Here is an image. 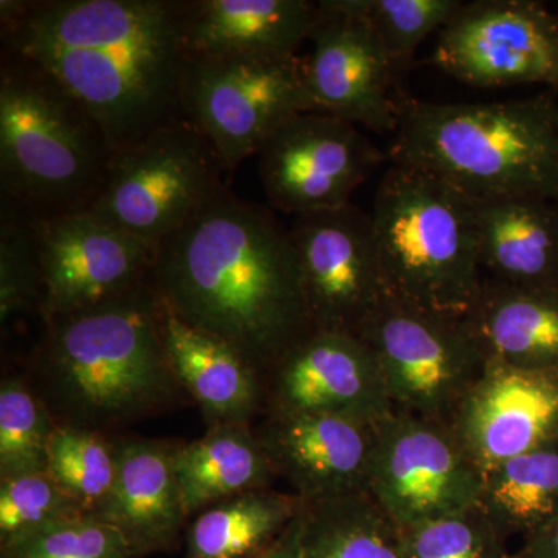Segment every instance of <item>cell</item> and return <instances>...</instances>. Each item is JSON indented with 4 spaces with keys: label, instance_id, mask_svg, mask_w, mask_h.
I'll list each match as a JSON object with an SVG mask.
<instances>
[{
    "label": "cell",
    "instance_id": "1",
    "mask_svg": "<svg viewBox=\"0 0 558 558\" xmlns=\"http://www.w3.org/2000/svg\"><path fill=\"white\" fill-rule=\"evenodd\" d=\"M185 0H2L0 49L35 61L113 150L183 119Z\"/></svg>",
    "mask_w": 558,
    "mask_h": 558
},
{
    "label": "cell",
    "instance_id": "2",
    "mask_svg": "<svg viewBox=\"0 0 558 558\" xmlns=\"http://www.w3.org/2000/svg\"><path fill=\"white\" fill-rule=\"evenodd\" d=\"M150 279L172 314L229 344L260 380L315 330L290 229L229 186L157 244Z\"/></svg>",
    "mask_w": 558,
    "mask_h": 558
},
{
    "label": "cell",
    "instance_id": "3",
    "mask_svg": "<svg viewBox=\"0 0 558 558\" xmlns=\"http://www.w3.org/2000/svg\"><path fill=\"white\" fill-rule=\"evenodd\" d=\"M32 379L57 425L108 435L186 392L172 373L153 279L87 310L44 319Z\"/></svg>",
    "mask_w": 558,
    "mask_h": 558
},
{
    "label": "cell",
    "instance_id": "4",
    "mask_svg": "<svg viewBox=\"0 0 558 558\" xmlns=\"http://www.w3.org/2000/svg\"><path fill=\"white\" fill-rule=\"evenodd\" d=\"M388 159L446 180L472 199L558 204V97L492 102L403 97Z\"/></svg>",
    "mask_w": 558,
    "mask_h": 558
},
{
    "label": "cell",
    "instance_id": "5",
    "mask_svg": "<svg viewBox=\"0 0 558 558\" xmlns=\"http://www.w3.org/2000/svg\"><path fill=\"white\" fill-rule=\"evenodd\" d=\"M113 154L101 124L60 81L0 49V199L33 219L89 211Z\"/></svg>",
    "mask_w": 558,
    "mask_h": 558
},
{
    "label": "cell",
    "instance_id": "6",
    "mask_svg": "<svg viewBox=\"0 0 558 558\" xmlns=\"http://www.w3.org/2000/svg\"><path fill=\"white\" fill-rule=\"evenodd\" d=\"M371 218L387 295L464 318L484 281L472 197L432 172L391 163Z\"/></svg>",
    "mask_w": 558,
    "mask_h": 558
},
{
    "label": "cell",
    "instance_id": "7",
    "mask_svg": "<svg viewBox=\"0 0 558 558\" xmlns=\"http://www.w3.org/2000/svg\"><path fill=\"white\" fill-rule=\"evenodd\" d=\"M182 109L183 119L211 143L230 179L286 121L314 112L306 61L299 54L190 53Z\"/></svg>",
    "mask_w": 558,
    "mask_h": 558
},
{
    "label": "cell",
    "instance_id": "8",
    "mask_svg": "<svg viewBox=\"0 0 558 558\" xmlns=\"http://www.w3.org/2000/svg\"><path fill=\"white\" fill-rule=\"evenodd\" d=\"M218 153L186 120L117 150L100 197L89 209L156 248L227 189Z\"/></svg>",
    "mask_w": 558,
    "mask_h": 558
},
{
    "label": "cell",
    "instance_id": "9",
    "mask_svg": "<svg viewBox=\"0 0 558 558\" xmlns=\"http://www.w3.org/2000/svg\"><path fill=\"white\" fill-rule=\"evenodd\" d=\"M360 339L379 362L392 410L450 424L486 368L464 318L385 296Z\"/></svg>",
    "mask_w": 558,
    "mask_h": 558
},
{
    "label": "cell",
    "instance_id": "10",
    "mask_svg": "<svg viewBox=\"0 0 558 558\" xmlns=\"http://www.w3.org/2000/svg\"><path fill=\"white\" fill-rule=\"evenodd\" d=\"M483 484L450 424L392 410L377 425L368 494L402 531L475 508Z\"/></svg>",
    "mask_w": 558,
    "mask_h": 558
},
{
    "label": "cell",
    "instance_id": "11",
    "mask_svg": "<svg viewBox=\"0 0 558 558\" xmlns=\"http://www.w3.org/2000/svg\"><path fill=\"white\" fill-rule=\"evenodd\" d=\"M432 64L473 87L558 90V16L535 0L462 3L439 33Z\"/></svg>",
    "mask_w": 558,
    "mask_h": 558
},
{
    "label": "cell",
    "instance_id": "12",
    "mask_svg": "<svg viewBox=\"0 0 558 558\" xmlns=\"http://www.w3.org/2000/svg\"><path fill=\"white\" fill-rule=\"evenodd\" d=\"M258 156L267 199L293 218L347 207L388 159L355 124L315 110L286 121Z\"/></svg>",
    "mask_w": 558,
    "mask_h": 558
},
{
    "label": "cell",
    "instance_id": "13",
    "mask_svg": "<svg viewBox=\"0 0 558 558\" xmlns=\"http://www.w3.org/2000/svg\"><path fill=\"white\" fill-rule=\"evenodd\" d=\"M310 40L304 61L315 112L395 134L405 95L357 0H319Z\"/></svg>",
    "mask_w": 558,
    "mask_h": 558
},
{
    "label": "cell",
    "instance_id": "14",
    "mask_svg": "<svg viewBox=\"0 0 558 558\" xmlns=\"http://www.w3.org/2000/svg\"><path fill=\"white\" fill-rule=\"evenodd\" d=\"M290 234L315 330L362 336L387 296L371 215L349 204L295 216Z\"/></svg>",
    "mask_w": 558,
    "mask_h": 558
},
{
    "label": "cell",
    "instance_id": "15",
    "mask_svg": "<svg viewBox=\"0 0 558 558\" xmlns=\"http://www.w3.org/2000/svg\"><path fill=\"white\" fill-rule=\"evenodd\" d=\"M33 222L43 274V319L119 296L153 274L156 248L89 211Z\"/></svg>",
    "mask_w": 558,
    "mask_h": 558
},
{
    "label": "cell",
    "instance_id": "16",
    "mask_svg": "<svg viewBox=\"0 0 558 558\" xmlns=\"http://www.w3.org/2000/svg\"><path fill=\"white\" fill-rule=\"evenodd\" d=\"M266 414H323L379 424L392 413L379 362L360 337L314 330L264 376Z\"/></svg>",
    "mask_w": 558,
    "mask_h": 558
},
{
    "label": "cell",
    "instance_id": "17",
    "mask_svg": "<svg viewBox=\"0 0 558 558\" xmlns=\"http://www.w3.org/2000/svg\"><path fill=\"white\" fill-rule=\"evenodd\" d=\"M484 475L558 439V368L487 360L451 421Z\"/></svg>",
    "mask_w": 558,
    "mask_h": 558
},
{
    "label": "cell",
    "instance_id": "18",
    "mask_svg": "<svg viewBox=\"0 0 558 558\" xmlns=\"http://www.w3.org/2000/svg\"><path fill=\"white\" fill-rule=\"evenodd\" d=\"M377 425L323 414H266L253 428L277 478L312 505L368 492Z\"/></svg>",
    "mask_w": 558,
    "mask_h": 558
},
{
    "label": "cell",
    "instance_id": "19",
    "mask_svg": "<svg viewBox=\"0 0 558 558\" xmlns=\"http://www.w3.org/2000/svg\"><path fill=\"white\" fill-rule=\"evenodd\" d=\"M117 472L108 498L89 517L119 529L138 557L171 549L190 519L174 470L175 446L117 438Z\"/></svg>",
    "mask_w": 558,
    "mask_h": 558
},
{
    "label": "cell",
    "instance_id": "20",
    "mask_svg": "<svg viewBox=\"0 0 558 558\" xmlns=\"http://www.w3.org/2000/svg\"><path fill=\"white\" fill-rule=\"evenodd\" d=\"M161 332L172 373L199 405L208 427L252 425L264 414L263 380L229 344L183 322L163 301Z\"/></svg>",
    "mask_w": 558,
    "mask_h": 558
},
{
    "label": "cell",
    "instance_id": "21",
    "mask_svg": "<svg viewBox=\"0 0 558 558\" xmlns=\"http://www.w3.org/2000/svg\"><path fill=\"white\" fill-rule=\"evenodd\" d=\"M481 270L517 288H558V204L537 197L473 199Z\"/></svg>",
    "mask_w": 558,
    "mask_h": 558
},
{
    "label": "cell",
    "instance_id": "22",
    "mask_svg": "<svg viewBox=\"0 0 558 558\" xmlns=\"http://www.w3.org/2000/svg\"><path fill=\"white\" fill-rule=\"evenodd\" d=\"M190 53L296 57L310 40L317 2L185 0Z\"/></svg>",
    "mask_w": 558,
    "mask_h": 558
},
{
    "label": "cell",
    "instance_id": "23",
    "mask_svg": "<svg viewBox=\"0 0 558 558\" xmlns=\"http://www.w3.org/2000/svg\"><path fill=\"white\" fill-rule=\"evenodd\" d=\"M464 319L486 360L558 368V288H517L484 279Z\"/></svg>",
    "mask_w": 558,
    "mask_h": 558
},
{
    "label": "cell",
    "instance_id": "24",
    "mask_svg": "<svg viewBox=\"0 0 558 558\" xmlns=\"http://www.w3.org/2000/svg\"><path fill=\"white\" fill-rule=\"evenodd\" d=\"M174 470L189 517L277 478L253 425L220 424L174 450Z\"/></svg>",
    "mask_w": 558,
    "mask_h": 558
},
{
    "label": "cell",
    "instance_id": "25",
    "mask_svg": "<svg viewBox=\"0 0 558 558\" xmlns=\"http://www.w3.org/2000/svg\"><path fill=\"white\" fill-rule=\"evenodd\" d=\"M303 499L274 488L223 499L197 513L186 531L185 558H252L290 526Z\"/></svg>",
    "mask_w": 558,
    "mask_h": 558
},
{
    "label": "cell",
    "instance_id": "26",
    "mask_svg": "<svg viewBox=\"0 0 558 558\" xmlns=\"http://www.w3.org/2000/svg\"><path fill=\"white\" fill-rule=\"evenodd\" d=\"M478 506L508 538H526L556 519L558 439L488 470Z\"/></svg>",
    "mask_w": 558,
    "mask_h": 558
},
{
    "label": "cell",
    "instance_id": "27",
    "mask_svg": "<svg viewBox=\"0 0 558 558\" xmlns=\"http://www.w3.org/2000/svg\"><path fill=\"white\" fill-rule=\"evenodd\" d=\"M300 558H405L402 529L368 492L306 502Z\"/></svg>",
    "mask_w": 558,
    "mask_h": 558
},
{
    "label": "cell",
    "instance_id": "28",
    "mask_svg": "<svg viewBox=\"0 0 558 558\" xmlns=\"http://www.w3.org/2000/svg\"><path fill=\"white\" fill-rule=\"evenodd\" d=\"M46 472L90 515L108 498L116 481L113 439L90 429L57 425Z\"/></svg>",
    "mask_w": 558,
    "mask_h": 558
},
{
    "label": "cell",
    "instance_id": "29",
    "mask_svg": "<svg viewBox=\"0 0 558 558\" xmlns=\"http://www.w3.org/2000/svg\"><path fill=\"white\" fill-rule=\"evenodd\" d=\"M57 421L38 392L20 377L0 387V480L46 472Z\"/></svg>",
    "mask_w": 558,
    "mask_h": 558
},
{
    "label": "cell",
    "instance_id": "30",
    "mask_svg": "<svg viewBox=\"0 0 558 558\" xmlns=\"http://www.w3.org/2000/svg\"><path fill=\"white\" fill-rule=\"evenodd\" d=\"M44 289L38 236L32 216L0 199V319L28 312L43 317Z\"/></svg>",
    "mask_w": 558,
    "mask_h": 558
},
{
    "label": "cell",
    "instance_id": "31",
    "mask_svg": "<svg viewBox=\"0 0 558 558\" xmlns=\"http://www.w3.org/2000/svg\"><path fill=\"white\" fill-rule=\"evenodd\" d=\"M363 16L379 38L399 81L413 64L416 50L458 13L459 0H357ZM402 83V81H400Z\"/></svg>",
    "mask_w": 558,
    "mask_h": 558
},
{
    "label": "cell",
    "instance_id": "32",
    "mask_svg": "<svg viewBox=\"0 0 558 558\" xmlns=\"http://www.w3.org/2000/svg\"><path fill=\"white\" fill-rule=\"evenodd\" d=\"M405 558H512L508 537L480 506L402 531Z\"/></svg>",
    "mask_w": 558,
    "mask_h": 558
},
{
    "label": "cell",
    "instance_id": "33",
    "mask_svg": "<svg viewBox=\"0 0 558 558\" xmlns=\"http://www.w3.org/2000/svg\"><path fill=\"white\" fill-rule=\"evenodd\" d=\"M0 558H140L123 534L83 515L54 521L0 543Z\"/></svg>",
    "mask_w": 558,
    "mask_h": 558
},
{
    "label": "cell",
    "instance_id": "34",
    "mask_svg": "<svg viewBox=\"0 0 558 558\" xmlns=\"http://www.w3.org/2000/svg\"><path fill=\"white\" fill-rule=\"evenodd\" d=\"M87 515L49 473L0 480V543L54 521Z\"/></svg>",
    "mask_w": 558,
    "mask_h": 558
},
{
    "label": "cell",
    "instance_id": "35",
    "mask_svg": "<svg viewBox=\"0 0 558 558\" xmlns=\"http://www.w3.org/2000/svg\"><path fill=\"white\" fill-rule=\"evenodd\" d=\"M512 558H558V517L523 538V545Z\"/></svg>",
    "mask_w": 558,
    "mask_h": 558
},
{
    "label": "cell",
    "instance_id": "36",
    "mask_svg": "<svg viewBox=\"0 0 558 558\" xmlns=\"http://www.w3.org/2000/svg\"><path fill=\"white\" fill-rule=\"evenodd\" d=\"M304 509H306V502H304V508L301 509V512L295 517V520H293L292 523H290V526L286 529L284 534H282L274 545L269 546V548L252 558H300Z\"/></svg>",
    "mask_w": 558,
    "mask_h": 558
}]
</instances>
